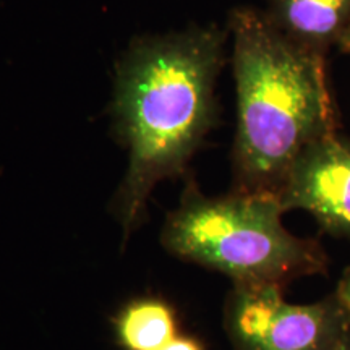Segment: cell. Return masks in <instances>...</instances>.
<instances>
[{"mask_svg": "<svg viewBox=\"0 0 350 350\" xmlns=\"http://www.w3.org/2000/svg\"><path fill=\"white\" fill-rule=\"evenodd\" d=\"M227 38V28L217 25L144 34L135 38L117 60L111 120L129 164L112 211L124 239L143 224L157 183L185 174L217 125V81Z\"/></svg>", "mask_w": 350, "mask_h": 350, "instance_id": "1", "label": "cell"}, {"mask_svg": "<svg viewBox=\"0 0 350 350\" xmlns=\"http://www.w3.org/2000/svg\"><path fill=\"white\" fill-rule=\"evenodd\" d=\"M237 98L232 190L278 195L295 159L338 131L326 59L300 49L261 8H234L227 20Z\"/></svg>", "mask_w": 350, "mask_h": 350, "instance_id": "2", "label": "cell"}, {"mask_svg": "<svg viewBox=\"0 0 350 350\" xmlns=\"http://www.w3.org/2000/svg\"><path fill=\"white\" fill-rule=\"evenodd\" d=\"M275 195L208 196L187 178L178 206L165 217L161 242L174 256L227 275L232 286H278L326 274L329 256L318 239L284 226Z\"/></svg>", "mask_w": 350, "mask_h": 350, "instance_id": "3", "label": "cell"}, {"mask_svg": "<svg viewBox=\"0 0 350 350\" xmlns=\"http://www.w3.org/2000/svg\"><path fill=\"white\" fill-rule=\"evenodd\" d=\"M224 329L234 350H338L350 317L332 292L313 304H291L278 286H232Z\"/></svg>", "mask_w": 350, "mask_h": 350, "instance_id": "4", "label": "cell"}, {"mask_svg": "<svg viewBox=\"0 0 350 350\" xmlns=\"http://www.w3.org/2000/svg\"><path fill=\"white\" fill-rule=\"evenodd\" d=\"M275 196L286 213H308L326 235L350 240V138L334 131L310 144Z\"/></svg>", "mask_w": 350, "mask_h": 350, "instance_id": "5", "label": "cell"}, {"mask_svg": "<svg viewBox=\"0 0 350 350\" xmlns=\"http://www.w3.org/2000/svg\"><path fill=\"white\" fill-rule=\"evenodd\" d=\"M261 10L284 38L321 59L350 21V0H265Z\"/></svg>", "mask_w": 350, "mask_h": 350, "instance_id": "6", "label": "cell"}, {"mask_svg": "<svg viewBox=\"0 0 350 350\" xmlns=\"http://www.w3.org/2000/svg\"><path fill=\"white\" fill-rule=\"evenodd\" d=\"M113 331L122 350H161L180 334L177 313L159 297L129 301L113 318Z\"/></svg>", "mask_w": 350, "mask_h": 350, "instance_id": "7", "label": "cell"}, {"mask_svg": "<svg viewBox=\"0 0 350 350\" xmlns=\"http://www.w3.org/2000/svg\"><path fill=\"white\" fill-rule=\"evenodd\" d=\"M161 350H206V347L198 339L193 338V336L178 334L177 338H174Z\"/></svg>", "mask_w": 350, "mask_h": 350, "instance_id": "8", "label": "cell"}, {"mask_svg": "<svg viewBox=\"0 0 350 350\" xmlns=\"http://www.w3.org/2000/svg\"><path fill=\"white\" fill-rule=\"evenodd\" d=\"M334 292L336 295H338V299L340 300V304L344 305L345 312H347L350 317V266L344 269V273L340 275L338 287H336Z\"/></svg>", "mask_w": 350, "mask_h": 350, "instance_id": "9", "label": "cell"}, {"mask_svg": "<svg viewBox=\"0 0 350 350\" xmlns=\"http://www.w3.org/2000/svg\"><path fill=\"white\" fill-rule=\"evenodd\" d=\"M336 47H338L340 52H344V54L350 55V21H349L347 28L344 29L342 36H340L338 46H336Z\"/></svg>", "mask_w": 350, "mask_h": 350, "instance_id": "10", "label": "cell"}, {"mask_svg": "<svg viewBox=\"0 0 350 350\" xmlns=\"http://www.w3.org/2000/svg\"><path fill=\"white\" fill-rule=\"evenodd\" d=\"M338 350H350V331L347 332V336H345L342 342H340Z\"/></svg>", "mask_w": 350, "mask_h": 350, "instance_id": "11", "label": "cell"}]
</instances>
